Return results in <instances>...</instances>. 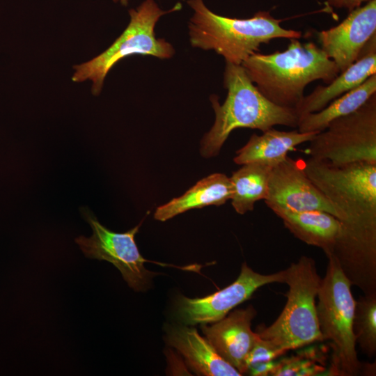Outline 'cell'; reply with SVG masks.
I'll return each mask as SVG.
<instances>
[{
	"mask_svg": "<svg viewBox=\"0 0 376 376\" xmlns=\"http://www.w3.org/2000/svg\"><path fill=\"white\" fill-rule=\"evenodd\" d=\"M285 272L284 283L288 285L285 307L271 325H260L256 334L286 352L323 340L315 304L321 278L315 260L302 256Z\"/></svg>",
	"mask_w": 376,
	"mask_h": 376,
	"instance_id": "obj_6",
	"label": "cell"
},
{
	"mask_svg": "<svg viewBox=\"0 0 376 376\" xmlns=\"http://www.w3.org/2000/svg\"><path fill=\"white\" fill-rule=\"evenodd\" d=\"M166 341L185 359L198 375L205 376H240L242 374L222 359L206 338L188 325L170 326Z\"/></svg>",
	"mask_w": 376,
	"mask_h": 376,
	"instance_id": "obj_15",
	"label": "cell"
},
{
	"mask_svg": "<svg viewBox=\"0 0 376 376\" xmlns=\"http://www.w3.org/2000/svg\"><path fill=\"white\" fill-rule=\"evenodd\" d=\"M285 272L262 274L244 263L237 279L226 288L201 298L180 296L175 317L185 325L207 324L226 317L235 307L250 299L259 288L274 283H284Z\"/></svg>",
	"mask_w": 376,
	"mask_h": 376,
	"instance_id": "obj_10",
	"label": "cell"
},
{
	"mask_svg": "<svg viewBox=\"0 0 376 376\" xmlns=\"http://www.w3.org/2000/svg\"><path fill=\"white\" fill-rule=\"evenodd\" d=\"M256 311L251 306L237 309L211 325L202 324L201 330L218 354L245 374L246 357L258 335L251 329Z\"/></svg>",
	"mask_w": 376,
	"mask_h": 376,
	"instance_id": "obj_13",
	"label": "cell"
},
{
	"mask_svg": "<svg viewBox=\"0 0 376 376\" xmlns=\"http://www.w3.org/2000/svg\"><path fill=\"white\" fill-rule=\"evenodd\" d=\"M232 194L230 177L224 173H213L198 181L181 196L159 206L154 218L165 221L191 209L221 205L230 200Z\"/></svg>",
	"mask_w": 376,
	"mask_h": 376,
	"instance_id": "obj_18",
	"label": "cell"
},
{
	"mask_svg": "<svg viewBox=\"0 0 376 376\" xmlns=\"http://www.w3.org/2000/svg\"><path fill=\"white\" fill-rule=\"evenodd\" d=\"M308 152L310 157L334 165L376 164V93L355 111L317 133Z\"/></svg>",
	"mask_w": 376,
	"mask_h": 376,
	"instance_id": "obj_8",
	"label": "cell"
},
{
	"mask_svg": "<svg viewBox=\"0 0 376 376\" xmlns=\"http://www.w3.org/2000/svg\"><path fill=\"white\" fill-rule=\"evenodd\" d=\"M180 3L168 10H162L154 0H145L135 9H130V21L123 33L104 52L74 67L72 77L75 82L90 80L92 93L98 95L110 70L127 56L140 54L160 59L171 58L175 54L172 45L164 38H157L155 28L159 19L180 10Z\"/></svg>",
	"mask_w": 376,
	"mask_h": 376,
	"instance_id": "obj_7",
	"label": "cell"
},
{
	"mask_svg": "<svg viewBox=\"0 0 376 376\" xmlns=\"http://www.w3.org/2000/svg\"><path fill=\"white\" fill-rule=\"evenodd\" d=\"M304 171L341 223L333 253L352 285L376 289V164L334 165L311 157Z\"/></svg>",
	"mask_w": 376,
	"mask_h": 376,
	"instance_id": "obj_1",
	"label": "cell"
},
{
	"mask_svg": "<svg viewBox=\"0 0 376 376\" xmlns=\"http://www.w3.org/2000/svg\"><path fill=\"white\" fill-rule=\"evenodd\" d=\"M115 3L120 2L123 6L128 4L129 0H113Z\"/></svg>",
	"mask_w": 376,
	"mask_h": 376,
	"instance_id": "obj_25",
	"label": "cell"
},
{
	"mask_svg": "<svg viewBox=\"0 0 376 376\" xmlns=\"http://www.w3.org/2000/svg\"><path fill=\"white\" fill-rule=\"evenodd\" d=\"M224 86L227 95L222 104L217 95L210 97L214 123L201 142V154L217 156L230 134L237 128L267 131L276 125L297 128L295 109L278 106L267 100L251 81L242 65L226 63Z\"/></svg>",
	"mask_w": 376,
	"mask_h": 376,
	"instance_id": "obj_3",
	"label": "cell"
},
{
	"mask_svg": "<svg viewBox=\"0 0 376 376\" xmlns=\"http://www.w3.org/2000/svg\"><path fill=\"white\" fill-rule=\"evenodd\" d=\"M375 93L376 74L336 98L319 111L299 116L297 130L300 132L323 131L331 121L355 111Z\"/></svg>",
	"mask_w": 376,
	"mask_h": 376,
	"instance_id": "obj_19",
	"label": "cell"
},
{
	"mask_svg": "<svg viewBox=\"0 0 376 376\" xmlns=\"http://www.w3.org/2000/svg\"><path fill=\"white\" fill-rule=\"evenodd\" d=\"M193 10L188 29L193 47L213 50L226 63L241 65L257 53L262 44L276 38L299 39L301 33L281 26L282 19L268 11H258L246 19L232 18L210 10L203 0H188Z\"/></svg>",
	"mask_w": 376,
	"mask_h": 376,
	"instance_id": "obj_4",
	"label": "cell"
},
{
	"mask_svg": "<svg viewBox=\"0 0 376 376\" xmlns=\"http://www.w3.org/2000/svg\"><path fill=\"white\" fill-rule=\"evenodd\" d=\"M376 74V35L364 47L361 56L346 70L340 72L327 86H318L304 96L295 111L299 116L319 111L344 93Z\"/></svg>",
	"mask_w": 376,
	"mask_h": 376,
	"instance_id": "obj_14",
	"label": "cell"
},
{
	"mask_svg": "<svg viewBox=\"0 0 376 376\" xmlns=\"http://www.w3.org/2000/svg\"><path fill=\"white\" fill-rule=\"evenodd\" d=\"M318 132L281 131L271 128L261 135L253 134L247 143L236 151L233 162L239 165L257 163L269 167L283 162L296 147L309 142Z\"/></svg>",
	"mask_w": 376,
	"mask_h": 376,
	"instance_id": "obj_16",
	"label": "cell"
},
{
	"mask_svg": "<svg viewBox=\"0 0 376 376\" xmlns=\"http://www.w3.org/2000/svg\"><path fill=\"white\" fill-rule=\"evenodd\" d=\"M325 276L321 279L316 305L322 340L331 349L329 375L354 376L362 373L353 331L355 300L350 280L333 255L327 256Z\"/></svg>",
	"mask_w": 376,
	"mask_h": 376,
	"instance_id": "obj_5",
	"label": "cell"
},
{
	"mask_svg": "<svg viewBox=\"0 0 376 376\" xmlns=\"http://www.w3.org/2000/svg\"><path fill=\"white\" fill-rule=\"evenodd\" d=\"M81 214L93 230L89 237L75 239L84 255L112 263L131 288L146 290L157 273L145 268L144 263L150 261L141 256L134 240L141 223L127 232L116 233L101 224L88 209L82 208Z\"/></svg>",
	"mask_w": 376,
	"mask_h": 376,
	"instance_id": "obj_9",
	"label": "cell"
},
{
	"mask_svg": "<svg viewBox=\"0 0 376 376\" xmlns=\"http://www.w3.org/2000/svg\"><path fill=\"white\" fill-rule=\"evenodd\" d=\"M285 50L256 53L241 65L259 91L274 104L295 109L306 86L316 80L329 84L340 73L335 63L313 42L290 39Z\"/></svg>",
	"mask_w": 376,
	"mask_h": 376,
	"instance_id": "obj_2",
	"label": "cell"
},
{
	"mask_svg": "<svg viewBox=\"0 0 376 376\" xmlns=\"http://www.w3.org/2000/svg\"><path fill=\"white\" fill-rule=\"evenodd\" d=\"M324 350L311 347L276 361L272 376H314L327 372Z\"/></svg>",
	"mask_w": 376,
	"mask_h": 376,
	"instance_id": "obj_22",
	"label": "cell"
},
{
	"mask_svg": "<svg viewBox=\"0 0 376 376\" xmlns=\"http://www.w3.org/2000/svg\"><path fill=\"white\" fill-rule=\"evenodd\" d=\"M271 168L260 164L249 163L242 165L232 173L230 177L233 186L230 200L237 213L244 214L252 211L257 201L265 199Z\"/></svg>",
	"mask_w": 376,
	"mask_h": 376,
	"instance_id": "obj_20",
	"label": "cell"
},
{
	"mask_svg": "<svg viewBox=\"0 0 376 376\" xmlns=\"http://www.w3.org/2000/svg\"><path fill=\"white\" fill-rule=\"evenodd\" d=\"M266 205L278 211L321 210L339 219L336 210L306 175L304 166L287 156L269 173Z\"/></svg>",
	"mask_w": 376,
	"mask_h": 376,
	"instance_id": "obj_11",
	"label": "cell"
},
{
	"mask_svg": "<svg viewBox=\"0 0 376 376\" xmlns=\"http://www.w3.org/2000/svg\"><path fill=\"white\" fill-rule=\"evenodd\" d=\"M371 0H327V4L335 8L347 9L349 12L361 6L362 3Z\"/></svg>",
	"mask_w": 376,
	"mask_h": 376,
	"instance_id": "obj_24",
	"label": "cell"
},
{
	"mask_svg": "<svg viewBox=\"0 0 376 376\" xmlns=\"http://www.w3.org/2000/svg\"><path fill=\"white\" fill-rule=\"evenodd\" d=\"M274 214L296 238L321 249L327 256L333 253L341 228L338 218L329 212L316 210L278 211Z\"/></svg>",
	"mask_w": 376,
	"mask_h": 376,
	"instance_id": "obj_17",
	"label": "cell"
},
{
	"mask_svg": "<svg viewBox=\"0 0 376 376\" xmlns=\"http://www.w3.org/2000/svg\"><path fill=\"white\" fill-rule=\"evenodd\" d=\"M353 331L356 343L372 358L376 353V292L355 300Z\"/></svg>",
	"mask_w": 376,
	"mask_h": 376,
	"instance_id": "obj_21",
	"label": "cell"
},
{
	"mask_svg": "<svg viewBox=\"0 0 376 376\" xmlns=\"http://www.w3.org/2000/svg\"><path fill=\"white\" fill-rule=\"evenodd\" d=\"M285 353V352L276 347L258 336L246 359L245 374L248 368L274 361Z\"/></svg>",
	"mask_w": 376,
	"mask_h": 376,
	"instance_id": "obj_23",
	"label": "cell"
},
{
	"mask_svg": "<svg viewBox=\"0 0 376 376\" xmlns=\"http://www.w3.org/2000/svg\"><path fill=\"white\" fill-rule=\"evenodd\" d=\"M375 35L376 0H371L350 11L337 26L317 32V38L320 47L341 72L361 56Z\"/></svg>",
	"mask_w": 376,
	"mask_h": 376,
	"instance_id": "obj_12",
	"label": "cell"
}]
</instances>
